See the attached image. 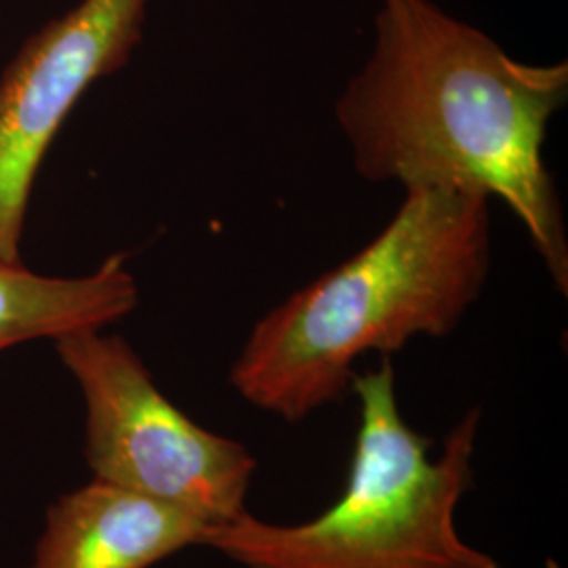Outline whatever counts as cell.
<instances>
[{
  "mask_svg": "<svg viewBox=\"0 0 568 568\" xmlns=\"http://www.w3.org/2000/svg\"><path fill=\"white\" fill-rule=\"evenodd\" d=\"M140 304L135 274L119 253L84 276H44L0 262V354L121 323Z\"/></svg>",
  "mask_w": 568,
  "mask_h": 568,
  "instance_id": "cell-7",
  "label": "cell"
},
{
  "mask_svg": "<svg viewBox=\"0 0 568 568\" xmlns=\"http://www.w3.org/2000/svg\"><path fill=\"white\" fill-rule=\"evenodd\" d=\"M209 525L102 480L58 499L30 568H152L201 548Z\"/></svg>",
  "mask_w": 568,
  "mask_h": 568,
  "instance_id": "cell-6",
  "label": "cell"
},
{
  "mask_svg": "<svg viewBox=\"0 0 568 568\" xmlns=\"http://www.w3.org/2000/svg\"><path fill=\"white\" fill-rule=\"evenodd\" d=\"M377 2L371 53L335 103L356 173L501 201L567 295V222L544 154L567 61L514 60L432 0Z\"/></svg>",
  "mask_w": 568,
  "mask_h": 568,
  "instance_id": "cell-1",
  "label": "cell"
},
{
  "mask_svg": "<svg viewBox=\"0 0 568 568\" xmlns=\"http://www.w3.org/2000/svg\"><path fill=\"white\" fill-rule=\"evenodd\" d=\"M349 394L358 398V427L342 495L295 525L243 511L206 527L201 548L243 568H501L457 528L474 487L483 410L469 408L432 457L434 443L400 413L389 356L356 373Z\"/></svg>",
  "mask_w": 568,
  "mask_h": 568,
  "instance_id": "cell-3",
  "label": "cell"
},
{
  "mask_svg": "<svg viewBox=\"0 0 568 568\" xmlns=\"http://www.w3.org/2000/svg\"><path fill=\"white\" fill-rule=\"evenodd\" d=\"M490 264L487 196L408 190L371 243L255 323L230 384L267 415L305 422L344 400L366 354L450 335L483 295Z\"/></svg>",
  "mask_w": 568,
  "mask_h": 568,
  "instance_id": "cell-2",
  "label": "cell"
},
{
  "mask_svg": "<svg viewBox=\"0 0 568 568\" xmlns=\"http://www.w3.org/2000/svg\"><path fill=\"white\" fill-rule=\"evenodd\" d=\"M150 0H81L21 44L0 77V262L20 264L42 161L82 95L142 42Z\"/></svg>",
  "mask_w": 568,
  "mask_h": 568,
  "instance_id": "cell-5",
  "label": "cell"
},
{
  "mask_svg": "<svg viewBox=\"0 0 568 568\" xmlns=\"http://www.w3.org/2000/svg\"><path fill=\"white\" fill-rule=\"evenodd\" d=\"M84 405V459L95 480L222 525L246 511L257 459L243 443L190 419L119 335L81 331L55 342Z\"/></svg>",
  "mask_w": 568,
  "mask_h": 568,
  "instance_id": "cell-4",
  "label": "cell"
}]
</instances>
